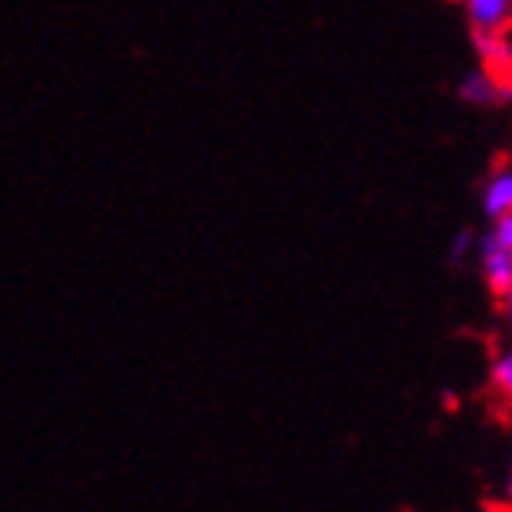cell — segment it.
I'll return each instance as SVG.
<instances>
[{
    "instance_id": "6da1fadb",
    "label": "cell",
    "mask_w": 512,
    "mask_h": 512,
    "mask_svg": "<svg viewBox=\"0 0 512 512\" xmlns=\"http://www.w3.org/2000/svg\"><path fill=\"white\" fill-rule=\"evenodd\" d=\"M473 258H476V269H480V276H483V284H487V291H491L494 298L512 291V251L509 247H502L498 240L480 233V237H476Z\"/></svg>"
},
{
    "instance_id": "7a4b0ae2",
    "label": "cell",
    "mask_w": 512,
    "mask_h": 512,
    "mask_svg": "<svg viewBox=\"0 0 512 512\" xmlns=\"http://www.w3.org/2000/svg\"><path fill=\"white\" fill-rule=\"evenodd\" d=\"M480 211L483 218L512 215V160H498L480 182Z\"/></svg>"
},
{
    "instance_id": "3957f363",
    "label": "cell",
    "mask_w": 512,
    "mask_h": 512,
    "mask_svg": "<svg viewBox=\"0 0 512 512\" xmlns=\"http://www.w3.org/2000/svg\"><path fill=\"white\" fill-rule=\"evenodd\" d=\"M458 99L469 102V106H498V102L512 99V84L491 73L487 66H476L458 84Z\"/></svg>"
},
{
    "instance_id": "277c9868",
    "label": "cell",
    "mask_w": 512,
    "mask_h": 512,
    "mask_svg": "<svg viewBox=\"0 0 512 512\" xmlns=\"http://www.w3.org/2000/svg\"><path fill=\"white\" fill-rule=\"evenodd\" d=\"M465 19L476 37L487 33H509L512 26V0H462Z\"/></svg>"
},
{
    "instance_id": "5b68a950",
    "label": "cell",
    "mask_w": 512,
    "mask_h": 512,
    "mask_svg": "<svg viewBox=\"0 0 512 512\" xmlns=\"http://www.w3.org/2000/svg\"><path fill=\"white\" fill-rule=\"evenodd\" d=\"M487 382H491V393L498 396V404L512 414V342L505 349L491 356V371H487Z\"/></svg>"
},
{
    "instance_id": "8992f818",
    "label": "cell",
    "mask_w": 512,
    "mask_h": 512,
    "mask_svg": "<svg viewBox=\"0 0 512 512\" xmlns=\"http://www.w3.org/2000/svg\"><path fill=\"white\" fill-rule=\"evenodd\" d=\"M498 320H502L505 338H509V342H512V291H505V295H498Z\"/></svg>"
},
{
    "instance_id": "52a82bcc",
    "label": "cell",
    "mask_w": 512,
    "mask_h": 512,
    "mask_svg": "<svg viewBox=\"0 0 512 512\" xmlns=\"http://www.w3.org/2000/svg\"><path fill=\"white\" fill-rule=\"evenodd\" d=\"M502 505L512 509V447H509V462H505V476H502Z\"/></svg>"
},
{
    "instance_id": "ba28073f",
    "label": "cell",
    "mask_w": 512,
    "mask_h": 512,
    "mask_svg": "<svg viewBox=\"0 0 512 512\" xmlns=\"http://www.w3.org/2000/svg\"><path fill=\"white\" fill-rule=\"evenodd\" d=\"M487 512H512V509H509V505H491Z\"/></svg>"
}]
</instances>
